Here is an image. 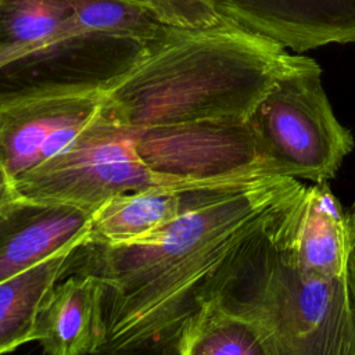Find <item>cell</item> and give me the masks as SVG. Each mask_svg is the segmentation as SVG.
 Instances as JSON below:
<instances>
[{
  "instance_id": "cell-19",
  "label": "cell",
  "mask_w": 355,
  "mask_h": 355,
  "mask_svg": "<svg viewBox=\"0 0 355 355\" xmlns=\"http://www.w3.org/2000/svg\"><path fill=\"white\" fill-rule=\"evenodd\" d=\"M19 194L15 189L14 180L8 176L3 165L0 164V223L10 212L12 205L19 200Z\"/></svg>"
},
{
  "instance_id": "cell-14",
  "label": "cell",
  "mask_w": 355,
  "mask_h": 355,
  "mask_svg": "<svg viewBox=\"0 0 355 355\" xmlns=\"http://www.w3.org/2000/svg\"><path fill=\"white\" fill-rule=\"evenodd\" d=\"M72 250L60 251L0 282V355L33 341L39 305L50 288L62 279Z\"/></svg>"
},
{
  "instance_id": "cell-8",
  "label": "cell",
  "mask_w": 355,
  "mask_h": 355,
  "mask_svg": "<svg viewBox=\"0 0 355 355\" xmlns=\"http://www.w3.org/2000/svg\"><path fill=\"white\" fill-rule=\"evenodd\" d=\"M104 93L42 97L0 105V164L15 180L71 146L97 118Z\"/></svg>"
},
{
  "instance_id": "cell-11",
  "label": "cell",
  "mask_w": 355,
  "mask_h": 355,
  "mask_svg": "<svg viewBox=\"0 0 355 355\" xmlns=\"http://www.w3.org/2000/svg\"><path fill=\"white\" fill-rule=\"evenodd\" d=\"M92 214L19 197L0 223V282L86 240Z\"/></svg>"
},
{
  "instance_id": "cell-20",
  "label": "cell",
  "mask_w": 355,
  "mask_h": 355,
  "mask_svg": "<svg viewBox=\"0 0 355 355\" xmlns=\"http://www.w3.org/2000/svg\"><path fill=\"white\" fill-rule=\"evenodd\" d=\"M348 214V225H349V236H351V252L348 259V286L349 293L355 309V202L347 211Z\"/></svg>"
},
{
  "instance_id": "cell-10",
  "label": "cell",
  "mask_w": 355,
  "mask_h": 355,
  "mask_svg": "<svg viewBox=\"0 0 355 355\" xmlns=\"http://www.w3.org/2000/svg\"><path fill=\"white\" fill-rule=\"evenodd\" d=\"M287 241L300 269L319 277L348 275V214L329 182L304 186L288 202Z\"/></svg>"
},
{
  "instance_id": "cell-7",
  "label": "cell",
  "mask_w": 355,
  "mask_h": 355,
  "mask_svg": "<svg viewBox=\"0 0 355 355\" xmlns=\"http://www.w3.org/2000/svg\"><path fill=\"white\" fill-rule=\"evenodd\" d=\"M153 51L136 39L75 31L0 67V105L105 93Z\"/></svg>"
},
{
  "instance_id": "cell-3",
  "label": "cell",
  "mask_w": 355,
  "mask_h": 355,
  "mask_svg": "<svg viewBox=\"0 0 355 355\" xmlns=\"http://www.w3.org/2000/svg\"><path fill=\"white\" fill-rule=\"evenodd\" d=\"M293 197L233 250L215 301L250 319L270 355H355V309L348 275L312 276L295 263L287 241V209Z\"/></svg>"
},
{
  "instance_id": "cell-12",
  "label": "cell",
  "mask_w": 355,
  "mask_h": 355,
  "mask_svg": "<svg viewBox=\"0 0 355 355\" xmlns=\"http://www.w3.org/2000/svg\"><path fill=\"white\" fill-rule=\"evenodd\" d=\"M240 182L245 180L190 190L157 187L118 194L92 214L86 241L101 244L137 241L164 229L190 208Z\"/></svg>"
},
{
  "instance_id": "cell-5",
  "label": "cell",
  "mask_w": 355,
  "mask_h": 355,
  "mask_svg": "<svg viewBox=\"0 0 355 355\" xmlns=\"http://www.w3.org/2000/svg\"><path fill=\"white\" fill-rule=\"evenodd\" d=\"M14 184L22 198L67 204L90 214L122 193L175 189L141 161L129 128L103 110L71 146Z\"/></svg>"
},
{
  "instance_id": "cell-1",
  "label": "cell",
  "mask_w": 355,
  "mask_h": 355,
  "mask_svg": "<svg viewBox=\"0 0 355 355\" xmlns=\"http://www.w3.org/2000/svg\"><path fill=\"white\" fill-rule=\"evenodd\" d=\"M304 186L294 178L261 176L219 191L137 241H82L62 277L83 273L98 284L100 336L92 355H179L187 326L216 298L233 250Z\"/></svg>"
},
{
  "instance_id": "cell-16",
  "label": "cell",
  "mask_w": 355,
  "mask_h": 355,
  "mask_svg": "<svg viewBox=\"0 0 355 355\" xmlns=\"http://www.w3.org/2000/svg\"><path fill=\"white\" fill-rule=\"evenodd\" d=\"M179 355H270L258 327L212 301L201 308L179 343Z\"/></svg>"
},
{
  "instance_id": "cell-2",
  "label": "cell",
  "mask_w": 355,
  "mask_h": 355,
  "mask_svg": "<svg viewBox=\"0 0 355 355\" xmlns=\"http://www.w3.org/2000/svg\"><path fill=\"white\" fill-rule=\"evenodd\" d=\"M291 61L279 43L229 21L186 29L107 90L103 111L128 128L247 119Z\"/></svg>"
},
{
  "instance_id": "cell-13",
  "label": "cell",
  "mask_w": 355,
  "mask_h": 355,
  "mask_svg": "<svg viewBox=\"0 0 355 355\" xmlns=\"http://www.w3.org/2000/svg\"><path fill=\"white\" fill-rule=\"evenodd\" d=\"M100 336V290L83 273L60 279L42 300L33 327L46 355H92Z\"/></svg>"
},
{
  "instance_id": "cell-18",
  "label": "cell",
  "mask_w": 355,
  "mask_h": 355,
  "mask_svg": "<svg viewBox=\"0 0 355 355\" xmlns=\"http://www.w3.org/2000/svg\"><path fill=\"white\" fill-rule=\"evenodd\" d=\"M150 8L161 21L180 29H208L223 24L214 0H135Z\"/></svg>"
},
{
  "instance_id": "cell-9",
  "label": "cell",
  "mask_w": 355,
  "mask_h": 355,
  "mask_svg": "<svg viewBox=\"0 0 355 355\" xmlns=\"http://www.w3.org/2000/svg\"><path fill=\"white\" fill-rule=\"evenodd\" d=\"M239 28L294 51L355 42V0H214Z\"/></svg>"
},
{
  "instance_id": "cell-17",
  "label": "cell",
  "mask_w": 355,
  "mask_h": 355,
  "mask_svg": "<svg viewBox=\"0 0 355 355\" xmlns=\"http://www.w3.org/2000/svg\"><path fill=\"white\" fill-rule=\"evenodd\" d=\"M79 31H94L130 37L157 50L183 31L161 21L150 8L135 0H68Z\"/></svg>"
},
{
  "instance_id": "cell-4",
  "label": "cell",
  "mask_w": 355,
  "mask_h": 355,
  "mask_svg": "<svg viewBox=\"0 0 355 355\" xmlns=\"http://www.w3.org/2000/svg\"><path fill=\"white\" fill-rule=\"evenodd\" d=\"M248 119L279 176L329 182L354 148L324 93L320 67L308 57L293 55Z\"/></svg>"
},
{
  "instance_id": "cell-15",
  "label": "cell",
  "mask_w": 355,
  "mask_h": 355,
  "mask_svg": "<svg viewBox=\"0 0 355 355\" xmlns=\"http://www.w3.org/2000/svg\"><path fill=\"white\" fill-rule=\"evenodd\" d=\"M75 31L68 0H0V67Z\"/></svg>"
},
{
  "instance_id": "cell-6",
  "label": "cell",
  "mask_w": 355,
  "mask_h": 355,
  "mask_svg": "<svg viewBox=\"0 0 355 355\" xmlns=\"http://www.w3.org/2000/svg\"><path fill=\"white\" fill-rule=\"evenodd\" d=\"M141 161L175 189L279 176L250 119L129 128Z\"/></svg>"
}]
</instances>
